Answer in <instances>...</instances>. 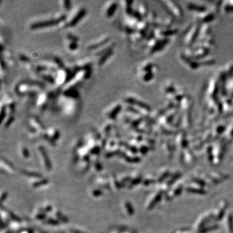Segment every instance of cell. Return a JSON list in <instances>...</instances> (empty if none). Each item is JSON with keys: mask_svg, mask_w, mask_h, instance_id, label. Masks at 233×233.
I'll use <instances>...</instances> for the list:
<instances>
[{"mask_svg": "<svg viewBox=\"0 0 233 233\" xmlns=\"http://www.w3.org/2000/svg\"><path fill=\"white\" fill-rule=\"evenodd\" d=\"M65 18V16H63L62 17L60 18L59 19H54V20H47V21H42V22H36V23H32L31 25V29H38V28H42V27H49L50 25H55L56 23H58V22H60L62 20H63Z\"/></svg>", "mask_w": 233, "mask_h": 233, "instance_id": "6da1fadb", "label": "cell"}, {"mask_svg": "<svg viewBox=\"0 0 233 233\" xmlns=\"http://www.w3.org/2000/svg\"><path fill=\"white\" fill-rule=\"evenodd\" d=\"M85 13H86V10H85V9H82L81 10H80L78 13L74 16V18L71 20V22H70L69 25L71 26V27H74V26L85 16Z\"/></svg>", "mask_w": 233, "mask_h": 233, "instance_id": "7a4b0ae2", "label": "cell"}, {"mask_svg": "<svg viewBox=\"0 0 233 233\" xmlns=\"http://www.w3.org/2000/svg\"><path fill=\"white\" fill-rule=\"evenodd\" d=\"M117 3H113L111 5H110V7L108 8L107 10V17H111L113 16L114 13H115V10L117 9Z\"/></svg>", "mask_w": 233, "mask_h": 233, "instance_id": "3957f363", "label": "cell"}, {"mask_svg": "<svg viewBox=\"0 0 233 233\" xmlns=\"http://www.w3.org/2000/svg\"><path fill=\"white\" fill-rule=\"evenodd\" d=\"M64 95H66V96H71V97H77L78 96V93L77 92V90L75 89H69V90H66L64 92Z\"/></svg>", "mask_w": 233, "mask_h": 233, "instance_id": "277c9868", "label": "cell"}, {"mask_svg": "<svg viewBox=\"0 0 233 233\" xmlns=\"http://www.w3.org/2000/svg\"><path fill=\"white\" fill-rule=\"evenodd\" d=\"M121 109V105L117 106L116 107H115V108H114L113 110L112 111H111V112L110 113V115H109L110 118H115V117H116V115H117V113H118L120 111Z\"/></svg>", "mask_w": 233, "mask_h": 233, "instance_id": "5b68a950", "label": "cell"}, {"mask_svg": "<svg viewBox=\"0 0 233 233\" xmlns=\"http://www.w3.org/2000/svg\"><path fill=\"white\" fill-rule=\"evenodd\" d=\"M111 54H112V51H111V50H110V51H107V53L104 54V55H103L102 57L100 59V60H99V64L100 65V66H101L102 64H104V62H105L106 60H107V58H108V57L110 56V55H111Z\"/></svg>", "mask_w": 233, "mask_h": 233, "instance_id": "8992f818", "label": "cell"}, {"mask_svg": "<svg viewBox=\"0 0 233 233\" xmlns=\"http://www.w3.org/2000/svg\"><path fill=\"white\" fill-rule=\"evenodd\" d=\"M109 40H110V38H106V40H104V41H102L101 42L97 43V44H93V45H90V46H89V47H88V49H96V48L99 47H100V46H101V45H104V44H105L107 42V41H109Z\"/></svg>", "mask_w": 233, "mask_h": 233, "instance_id": "52a82bcc", "label": "cell"}, {"mask_svg": "<svg viewBox=\"0 0 233 233\" xmlns=\"http://www.w3.org/2000/svg\"><path fill=\"white\" fill-rule=\"evenodd\" d=\"M77 47V45L75 42H72L69 45V48L71 49H73V50L75 49Z\"/></svg>", "mask_w": 233, "mask_h": 233, "instance_id": "ba28073f", "label": "cell"}, {"mask_svg": "<svg viewBox=\"0 0 233 233\" xmlns=\"http://www.w3.org/2000/svg\"><path fill=\"white\" fill-rule=\"evenodd\" d=\"M43 77H44V79H45L46 80H47V81H49V82H53V78H51V77H50V76H43Z\"/></svg>", "mask_w": 233, "mask_h": 233, "instance_id": "9c48e42d", "label": "cell"}, {"mask_svg": "<svg viewBox=\"0 0 233 233\" xmlns=\"http://www.w3.org/2000/svg\"><path fill=\"white\" fill-rule=\"evenodd\" d=\"M64 4H65V7H66V9L67 10H69L70 9V1H64Z\"/></svg>", "mask_w": 233, "mask_h": 233, "instance_id": "30bf717a", "label": "cell"}, {"mask_svg": "<svg viewBox=\"0 0 233 233\" xmlns=\"http://www.w3.org/2000/svg\"><path fill=\"white\" fill-rule=\"evenodd\" d=\"M13 120H14V117H10V118H9V120H8L7 122V123H6V126H7V127L8 126H9V125L10 124V123L12 122V121H13Z\"/></svg>", "mask_w": 233, "mask_h": 233, "instance_id": "8fae6325", "label": "cell"}]
</instances>
